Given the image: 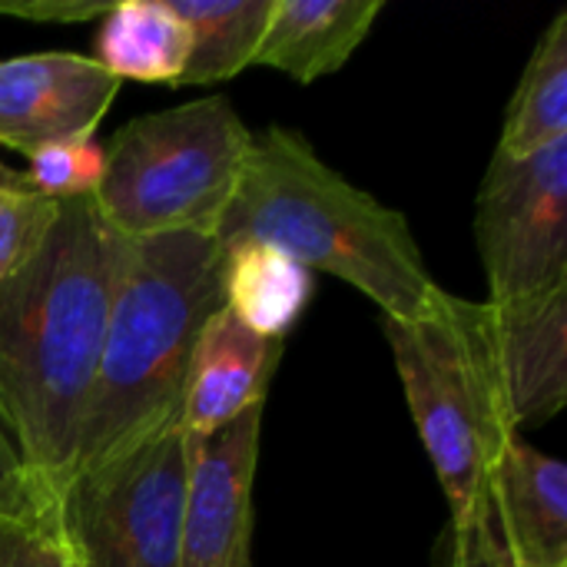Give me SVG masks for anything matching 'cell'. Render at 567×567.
Masks as SVG:
<instances>
[{
  "label": "cell",
  "instance_id": "1",
  "mask_svg": "<svg viewBox=\"0 0 567 567\" xmlns=\"http://www.w3.org/2000/svg\"><path fill=\"white\" fill-rule=\"evenodd\" d=\"M130 246L93 196L66 199L40 246L0 282V412L53 495L76 455Z\"/></svg>",
  "mask_w": 567,
  "mask_h": 567
},
{
  "label": "cell",
  "instance_id": "2",
  "mask_svg": "<svg viewBox=\"0 0 567 567\" xmlns=\"http://www.w3.org/2000/svg\"><path fill=\"white\" fill-rule=\"evenodd\" d=\"M216 239L223 249L272 243L309 272L355 286L389 319H422L445 296L409 219L339 176L302 133L286 126L256 136Z\"/></svg>",
  "mask_w": 567,
  "mask_h": 567
},
{
  "label": "cell",
  "instance_id": "3",
  "mask_svg": "<svg viewBox=\"0 0 567 567\" xmlns=\"http://www.w3.org/2000/svg\"><path fill=\"white\" fill-rule=\"evenodd\" d=\"M216 309H223V243L213 233L133 239L70 475L179 422L189 359Z\"/></svg>",
  "mask_w": 567,
  "mask_h": 567
},
{
  "label": "cell",
  "instance_id": "4",
  "mask_svg": "<svg viewBox=\"0 0 567 567\" xmlns=\"http://www.w3.org/2000/svg\"><path fill=\"white\" fill-rule=\"evenodd\" d=\"M382 332L449 512L452 518L465 515L512 439L522 435L508 405L488 302L445 292L422 319L382 316Z\"/></svg>",
  "mask_w": 567,
  "mask_h": 567
},
{
  "label": "cell",
  "instance_id": "5",
  "mask_svg": "<svg viewBox=\"0 0 567 567\" xmlns=\"http://www.w3.org/2000/svg\"><path fill=\"white\" fill-rule=\"evenodd\" d=\"M256 133L229 96H206L123 123L93 193L123 239L213 233L233 203Z\"/></svg>",
  "mask_w": 567,
  "mask_h": 567
},
{
  "label": "cell",
  "instance_id": "6",
  "mask_svg": "<svg viewBox=\"0 0 567 567\" xmlns=\"http://www.w3.org/2000/svg\"><path fill=\"white\" fill-rule=\"evenodd\" d=\"M193 435L169 422L56 492L76 567H179Z\"/></svg>",
  "mask_w": 567,
  "mask_h": 567
},
{
  "label": "cell",
  "instance_id": "7",
  "mask_svg": "<svg viewBox=\"0 0 567 567\" xmlns=\"http://www.w3.org/2000/svg\"><path fill=\"white\" fill-rule=\"evenodd\" d=\"M488 302L567 282V140L528 156H492L475 199Z\"/></svg>",
  "mask_w": 567,
  "mask_h": 567
},
{
  "label": "cell",
  "instance_id": "8",
  "mask_svg": "<svg viewBox=\"0 0 567 567\" xmlns=\"http://www.w3.org/2000/svg\"><path fill=\"white\" fill-rule=\"evenodd\" d=\"M435 567H567L565 462L512 439L478 502L449 518Z\"/></svg>",
  "mask_w": 567,
  "mask_h": 567
},
{
  "label": "cell",
  "instance_id": "9",
  "mask_svg": "<svg viewBox=\"0 0 567 567\" xmlns=\"http://www.w3.org/2000/svg\"><path fill=\"white\" fill-rule=\"evenodd\" d=\"M256 405L193 439L179 567H252V482L262 435Z\"/></svg>",
  "mask_w": 567,
  "mask_h": 567
},
{
  "label": "cell",
  "instance_id": "10",
  "mask_svg": "<svg viewBox=\"0 0 567 567\" xmlns=\"http://www.w3.org/2000/svg\"><path fill=\"white\" fill-rule=\"evenodd\" d=\"M120 80L83 53H27L0 60V143L33 156L43 146L93 140Z\"/></svg>",
  "mask_w": 567,
  "mask_h": 567
},
{
  "label": "cell",
  "instance_id": "11",
  "mask_svg": "<svg viewBox=\"0 0 567 567\" xmlns=\"http://www.w3.org/2000/svg\"><path fill=\"white\" fill-rule=\"evenodd\" d=\"M488 322L518 432L558 419L567 402V282L488 302Z\"/></svg>",
  "mask_w": 567,
  "mask_h": 567
},
{
  "label": "cell",
  "instance_id": "12",
  "mask_svg": "<svg viewBox=\"0 0 567 567\" xmlns=\"http://www.w3.org/2000/svg\"><path fill=\"white\" fill-rule=\"evenodd\" d=\"M279 359L282 339H266L246 329L226 306L216 309L189 359L179 425L199 439L229 425L243 412L266 405Z\"/></svg>",
  "mask_w": 567,
  "mask_h": 567
},
{
  "label": "cell",
  "instance_id": "13",
  "mask_svg": "<svg viewBox=\"0 0 567 567\" xmlns=\"http://www.w3.org/2000/svg\"><path fill=\"white\" fill-rule=\"evenodd\" d=\"M382 10L385 0H276L256 63L309 86L362 47Z\"/></svg>",
  "mask_w": 567,
  "mask_h": 567
},
{
  "label": "cell",
  "instance_id": "14",
  "mask_svg": "<svg viewBox=\"0 0 567 567\" xmlns=\"http://www.w3.org/2000/svg\"><path fill=\"white\" fill-rule=\"evenodd\" d=\"M312 292V272L272 243L249 239L223 249V306L266 339H282Z\"/></svg>",
  "mask_w": 567,
  "mask_h": 567
},
{
  "label": "cell",
  "instance_id": "15",
  "mask_svg": "<svg viewBox=\"0 0 567 567\" xmlns=\"http://www.w3.org/2000/svg\"><path fill=\"white\" fill-rule=\"evenodd\" d=\"M189 56V33L169 0H120L100 20L93 60L120 83L179 86Z\"/></svg>",
  "mask_w": 567,
  "mask_h": 567
},
{
  "label": "cell",
  "instance_id": "16",
  "mask_svg": "<svg viewBox=\"0 0 567 567\" xmlns=\"http://www.w3.org/2000/svg\"><path fill=\"white\" fill-rule=\"evenodd\" d=\"M567 140V13L542 33L498 136V156H528Z\"/></svg>",
  "mask_w": 567,
  "mask_h": 567
},
{
  "label": "cell",
  "instance_id": "17",
  "mask_svg": "<svg viewBox=\"0 0 567 567\" xmlns=\"http://www.w3.org/2000/svg\"><path fill=\"white\" fill-rule=\"evenodd\" d=\"M276 0H169L189 33L183 83H219L256 63Z\"/></svg>",
  "mask_w": 567,
  "mask_h": 567
},
{
  "label": "cell",
  "instance_id": "18",
  "mask_svg": "<svg viewBox=\"0 0 567 567\" xmlns=\"http://www.w3.org/2000/svg\"><path fill=\"white\" fill-rule=\"evenodd\" d=\"M27 186L37 196L66 203L80 196H93L103 183L106 173V156L96 140H70V143H53L27 156Z\"/></svg>",
  "mask_w": 567,
  "mask_h": 567
},
{
  "label": "cell",
  "instance_id": "19",
  "mask_svg": "<svg viewBox=\"0 0 567 567\" xmlns=\"http://www.w3.org/2000/svg\"><path fill=\"white\" fill-rule=\"evenodd\" d=\"M0 567H76L56 502L23 518L0 515Z\"/></svg>",
  "mask_w": 567,
  "mask_h": 567
},
{
  "label": "cell",
  "instance_id": "20",
  "mask_svg": "<svg viewBox=\"0 0 567 567\" xmlns=\"http://www.w3.org/2000/svg\"><path fill=\"white\" fill-rule=\"evenodd\" d=\"M60 203L37 193H0V282L40 246Z\"/></svg>",
  "mask_w": 567,
  "mask_h": 567
},
{
  "label": "cell",
  "instance_id": "21",
  "mask_svg": "<svg viewBox=\"0 0 567 567\" xmlns=\"http://www.w3.org/2000/svg\"><path fill=\"white\" fill-rule=\"evenodd\" d=\"M56 495L47 492L33 472L27 468L13 435H10V425L0 412V515L3 518H23V515H33L47 505H53Z\"/></svg>",
  "mask_w": 567,
  "mask_h": 567
},
{
  "label": "cell",
  "instance_id": "22",
  "mask_svg": "<svg viewBox=\"0 0 567 567\" xmlns=\"http://www.w3.org/2000/svg\"><path fill=\"white\" fill-rule=\"evenodd\" d=\"M113 3H90V0H0L3 17L37 20V23H90L103 20Z\"/></svg>",
  "mask_w": 567,
  "mask_h": 567
},
{
  "label": "cell",
  "instance_id": "23",
  "mask_svg": "<svg viewBox=\"0 0 567 567\" xmlns=\"http://www.w3.org/2000/svg\"><path fill=\"white\" fill-rule=\"evenodd\" d=\"M30 186H27V179H23V173H17V169H10L3 159H0V193H27ZM33 193V189H30Z\"/></svg>",
  "mask_w": 567,
  "mask_h": 567
}]
</instances>
